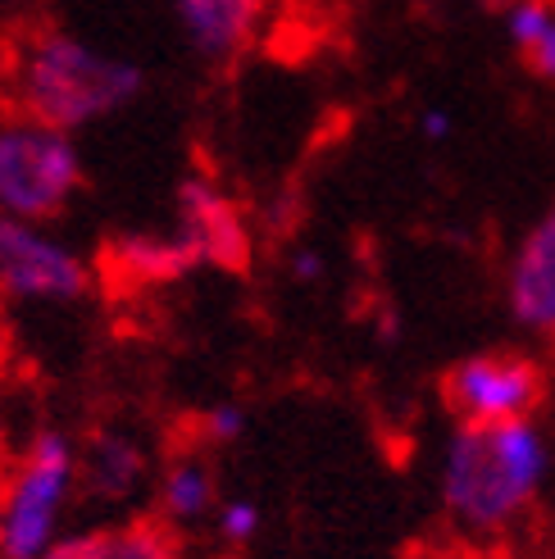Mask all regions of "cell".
Segmentation results:
<instances>
[{
  "mask_svg": "<svg viewBox=\"0 0 555 559\" xmlns=\"http://www.w3.org/2000/svg\"><path fill=\"white\" fill-rule=\"evenodd\" d=\"M109 559H178V546L164 523H128L109 533Z\"/></svg>",
  "mask_w": 555,
  "mask_h": 559,
  "instance_id": "14",
  "label": "cell"
},
{
  "mask_svg": "<svg viewBox=\"0 0 555 559\" xmlns=\"http://www.w3.org/2000/svg\"><path fill=\"white\" fill-rule=\"evenodd\" d=\"M219 510V478L205 455H178L160 473V514L169 527L205 523Z\"/></svg>",
  "mask_w": 555,
  "mask_h": 559,
  "instance_id": "12",
  "label": "cell"
},
{
  "mask_svg": "<svg viewBox=\"0 0 555 559\" xmlns=\"http://www.w3.org/2000/svg\"><path fill=\"white\" fill-rule=\"evenodd\" d=\"M178 237L201 269L241 273L251 260V233L237 205L210 178H187L178 187Z\"/></svg>",
  "mask_w": 555,
  "mask_h": 559,
  "instance_id": "7",
  "label": "cell"
},
{
  "mask_svg": "<svg viewBox=\"0 0 555 559\" xmlns=\"http://www.w3.org/2000/svg\"><path fill=\"white\" fill-rule=\"evenodd\" d=\"M146 473H151L146 445L123 428H101L78 451V483L87 487L92 500H105V506H123V500H132L137 491H142Z\"/></svg>",
  "mask_w": 555,
  "mask_h": 559,
  "instance_id": "10",
  "label": "cell"
},
{
  "mask_svg": "<svg viewBox=\"0 0 555 559\" xmlns=\"http://www.w3.org/2000/svg\"><path fill=\"white\" fill-rule=\"evenodd\" d=\"M441 401L456 414V424H515L542 409L546 373L533 355L479 350L441 373Z\"/></svg>",
  "mask_w": 555,
  "mask_h": 559,
  "instance_id": "5",
  "label": "cell"
},
{
  "mask_svg": "<svg viewBox=\"0 0 555 559\" xmlns=\"http://www.w3.org/2000/svg\"><path fill=\"white\" fill-rule=\"evenodd\" d=\"M14 100L19 115L50 123L60 132H82L109 115L128 109L146 87V73L123 55H105L87 37L46 27L14 60Z\"/></svg>",
  "mask_w": 555,
  "mask_h": 559,
  "instance_id": "2",
  "label": "cell"
},
{
  "mask_svg": "<svg viewBox=\"0 0 555 559\" xmlns=\"http://www.w3.org/2000/svg\"><path fill=\"white\" fill-rule=\"evenodd\" d=\"M551 478V441L538 418L456 424L441 451V506L469 533H501L538 506Z\"/></svg>",
  "mask_w": 555,
  "mask_h": 559,
  "instance_id": "1",
  "label": "cell"
},
{
  "mask_svg": "<svg viewBox=\"0 0 555 559\" xmlns=\"http://www.w3.org/2000/svg\"><path fill=\"white\" fill-rule=\"evenodd\" d=\"M246 428H251V414H246V405H237V401L210 405L201 414V424H197V432H201L205 445H233V441L246 437Z\"/></svg>",
  "mask_w": 555,
  "mask_h": 559,
  "instance_id": "16",
  "label": "cell"
},
{
  "mask_svg": "<svg viewBox=\"0 0 555 559\" xmlns=\"http://www.w3.org/2000/svg\"><path fill=\"white\" fill-rule=\"evenodd\" d=\"M506 305L523 332L555 337V201L523 228L510 269H506Z\"/></svg>",
  "mask_w": 555,
  "mask_h": 559,
  "instance_id": "8",
  "label": "cell"
},
{
  "mask_svg": "<svg viewBox=\"0 0 555 559\" xmlns=\"http://www.w3.org/2000/svg\"><path fill=\"white\" fill-rule=\"evenodd\" d=\"M42 559H109V533L101 527H87V533H60Z\"/></svg>",
  "mask_w": 555,
  "mask_h": 559,
  "instance_id": "17",
  "label": "cell"
},
{
  "mask_svg": "<svg viewBox=\"0 0 555 559\" xmlns=\"http://www.w3.org/2000/svg\"><path fill=\"white\" fill-rule=\"evenodd\" d=\"M174 19L201 60L228 64L256 41L264 0H174Z\"/></svg>",
  "mask_w": 555,
  "mask_h": 559,
  "instance_id": "9",
  "label": "cell"
},
{
  "mask_svg": "<svg viewBox=\"0 0 555 559\" xmlns=\"http://www.w3.org/2000/svg\"><path fill=\"white\" fill-rule=\"evenodd\" d=\"M78 136L27 115L0 119V214L23 223L60 218L82 191Z\"/></svg>",
  "mask_w": 555,
  "mask_h": 559,
  "instance_id": "4",
  "label": "cell"
},
{
  "mask_svg": "<svg viewBox=\"0 0 555 559\" xmlns=\"http://www.w3.org/2000/svg\"><path fill=\"white\" fill-rule=\"evenodd\" d=\"M260 527H264V514L251 496H228V500H219V510H214V533L219 542H224L228 550H241V546H251L260 537Z\"/></svg>",
  "mask_w": 555,
  "mask_h": 559,
  "instance_id": "15",
  "label": "cell"
},
{
  "mask_svg": "<svg viewBox=\"0 0 555 559\" xmlns=\"http://www.w3.org/2000/svg\"><path fill=\"white\" fill-rule=\"evenodd\" d=\"M105 269L119 273L123 283L137 287H160V283H178V277L197 273V255L182 246L178 233L160 237V233H128L105 246Z\"/></svg>",
  "mask_w": 555,
  "mask_h": 559,
  "instance_id": "11",
  "label": "cell"
},
{
  "mask_svg": "<svg viewBox=\"0 0 555 559\" xmlns=\"http://www.w3.org/2000/svg\"><path fill=\"white\" fill-rule=\"evenodd\" d=\"M414 128H420V136H424V142H433V146H437V142H447V136L456 132L451 115H447V109H437V105H433V109H424V115L414 119Z\"/></svg>",
  "mask_w": 555,
  "mask_h": 559,
  "instance_id": "19",
  "label": "cell"
},
{
  "mask_svg": "<svg viewBox=\"0 0 555 559\" xmlns=\"http://www.w3.org/2000/svg\"><path fill=\"white\" fill-rule=\"evenodd\" d=\"M287 273H292V283H319V277L328 273V264H323V255H319L315 246H296Z\"/></svg>",
  "mask_w": 555,
  "mask_h": 559,
  "instance_id": "18",
  "label": "cell"
},
{
  "mask_svg": "<svg viewBox=\"0 0 555 559\" xmlns=\"http://www.w3.org/2000/svg\"><path fill=\"white\" fill-rule=\"evenodd\" d=\"M92 292V264L42 223L0 214V296L33 305H73Z\"/></svg>",
  "mask_w": 555,
  "mask_h": 559,
  "instance_id": "6",
  "label": "cell"
},
{
  "mask_svg": "<svg viewBox=\"0 0 555 559\" xmlns=\"http://www.w3.org/2000/svg\"><path fill=\"white\" fill-rule=\"evenodd\" d=\"M5 82H14V55L5 50V41H0V87H5Z\"/></svg>",
  "mask_w": 555,
  "mask_h": 559,
  "instance_id": "20",
  "label": "cell"
},
{
  "mask_svg": "<svg viewBox=\"0 0 555 559\" xmlns=\"http://www.w3.org/2000/svg\"><path fill=\"white\" fill-rule=\"evenodd\" d=\"M78 491V445L60 428H42L0 483V559H42L60 542L64 506Z\"/></svg>",
  "mask_w": 555,
  "mask_h": 559,
  "instance_id": "3",
  "label": "cell"
},
{
  "mask_svg": "<svg viewBox=\"0 0 555 559\" xmlns=\"http://www.w3.org/2000/svg\"><path fill=\"white\" fill-rule=\"evenodd\" d=\"M506 37L533 78L555 82V5L551 0H510Z\"/></svg>",
  "mask_w": 555,
  "mask_h": 559,
  "instance_id": "13",
  "label": "cell"
}]
</instances>
